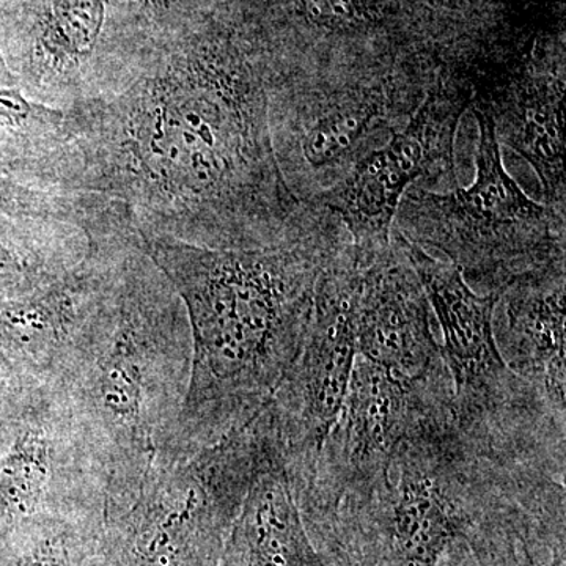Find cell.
<instances>
[{"mask_svg":"<svg viewBox=\"0 0 566 566\" xmlns=\"http://www.w3.org/2000/svg\"><path fill=\"white\" fill-rule=\"evenodd\" d=\"M565 266L528 275L499 297L504 322L495 319L499 352L557 419L565 420Z\"/></svg>","mask_w":566,"mask_h":566,"instance_id":"cell-17","label":"cell"},{"mask_svg":"<svg viewBox=\"0 0 566 566\" xmlns=\"http://www.w3.org/2000/svg\"><path fill=\"white\" fill-rule=\"evenodd\" d=\"M137 241V233L88 237L87 255L69 273L0 297V349L40 385H61L98 335L125 253Z\"/></svg>","mask_w":566,"mask_h":566,"instance_id":"cell-14","label":"cell"},{"mask_svg":"<svg viewBox=\"0 0 566 566\" xmlns=\"http://www.w3.org/2000/svg\"><path fill=\"white\" fill-rule=\"evenodd\" d=\"M0 175L41 191L82 196L84 158L71 112L0 85Z\"/></svg>","mask_w":566,"mask_h":566,"instance_id":"cell-19","label":"cell"},{"mask_svg":"<svg viewBox=\"0 0 566 566\" xmlns=\"http://www.w3.org/2000/svg\"><path fill=\"white\" fill-rule=\"evenodd\" d=\"M565 51L536 41L483 98L499 144L531 164L543 203L566 212Z\"/></svg>","mask_w":566,"mask_h":566,"instance_id":"cell-15","label":"cell"},{"mask_svg":"<svg viewBox=\"0 0 566 566\" xmlns=\"http://www.w3.org/2000/svg\"><path fill=\"white\" fill-rule=\"evenodd\" d=\"M565 475L465 434L453 394L436 401L385 482L342 509L322 553L359 566H532L566 554Z\"/></svg>","mask_w":566,"mask_h":566,"instance_id":"cell-2","label":"cell"},{"mask_svg":"<svg viewBox=\"0 0 566 566\" xmlns=\"http://www.w3.org/2000/svg\"><path fill=\"white\" fill-rule=\"evenodd\" d=\"M39 386L35 378L0 349V436Z\"/></svg>","mask_w":566,"mask_h":566,"instance_id":"cell-23","label":"cell"},{"mask_svg":"<svg viewBox=\"0 0 566 566\" xmlns=\"http://www.w3.org/2000/svg\"><path fill=\"white\" fill-rule=\"evenodd\" d=\"M452 392L446 365L406 378L357 356L337 422L307 474L292 482L305 527L319 551L338 512L385 482L412 428Z\"/></svg>","mask_w":566,"mask_h":566,"instance_id":"cell-10","label":"cell"},{"mask_svg":"<svg viewBox=\"0 0 566 566\" xmlns=\"http://www.w3.org/2000/svg\"><path fill=\"white\" fill-rule=\"evenodd\" d=\"M106 483L59 387L40 385L0 436V526L103 521Z\"/></svg>","mask_w":566,"mask_h":566,"instance_id":"cell-13","label":"cell"},{"mask_svg":"<svg viewBox=\"0 0 566 566\" xmlns=\"http://www.w3.org/2000/svg\"><path fill=\"white\" fill-rule=\"evenodd\" d=\"M360 277L363 264L348 243L324 268L303 345L268 403L292 482L315 463L348 394Z\"/></svg>","mask_w":566,"mask_h":566,"instance_id":"cell-12","label":"cell"},{"mask_svg":"<svg viewBox=\"0 0 566 566\" xmlns=\"http://www.w3.org/2000/svg\"><path fill=\"white\" fill-rule=\"evenodd\" d=\"M331 564H333V566H359V565L353 564L352 560H348V558H345L342 556H335V557L331 558Z\"/></svg>","mask_w":566,"mask_h":566,"instance_id":"cell-26","label":"cell"},{"mask_svg":"<svg viewBox=\"0 0 566 566\" xmlns=\"http://www.w3.org/2000/svg\"><path fill=\"white\" fill-rule=\"evenodd\" d=\"M102 524L41 516L0 526V566H87Z\"/></svg>","mask_w":566,"mask_h":566,"instance_id":"cell-21","label":"cell"},{"mask_svg":"<svg viewBox=\"0 0 566 566\" xmlns=\"http://www.w3.org/2000/svg\"><path fill=\"white\" fill-rule=\"evenodd\" d=\"M471 109L479 126L474 182L442 193L412 185L394 230L441 252L474 292L502 294L528 275L565 266L566 214L523 191L506 172L490 112L480 104Z\"/></svg>","mask_w":566,"mask_h":566,"instance_id":"cell-5","label":"cell"},{"mask_svg":"<svg viewBox=\"0 0 566 566\" xmlns=\"http://www.w3.org/2000/svg\"><path fill=\"white\" fill-rule=\"evenodd\" d=\"M185 304L142 241L125 253L102 329L59 386L106 483L103 517L128 505L191 376Z\"/></svg>","mask_w":566,"mask_h":566,"instance_id":"cell-4","label":"cell"},{"mask_svg":"<svg viewBox=\"0 0 566 566\" xmlns=\"http://www.w3.org/2000/svg\"><path fill=\"white\" fill-rule=\"evenodd\" d=\"M534 566H566V556L554 557L553 560L547 564L534 565Z\"/></svg>","mask_w":566,"mask_h":566,"instance_id":"cell-27","label":"cell"},{"mask_svg":"<svg viewBox=\"0 0 566 566\" xmlns=\"http://www.w3.org/2000/svg\"><path fill=\"white\" fill-rule=\"evenodd\" d=\"M0 85H9V87H18L17 80L10 73L7 66L6 59H3L2 50H0Z\"/></svg>","mask_w":566,"mask_h":566,"instance_id":"cell-25","label":"cell"},{"mask_svg":"<svg viewBox=\"0 0 566 566\" xmlns=\"http://www.w3.org/2000/svg\"><path fill=\"white\" fill-rule=\"evenodd\" d=\"M354 329L357 356L394 374L416 378L446 365L430 301L395 232L390 248L363 264Z\"/></svg>","mask_w":566,"mask_h":566,"instance_id":"cell-16","label":"cell"},{"mask_svg":"<svg viewBox=\"0 0 566 566\" xmlns=\"http://www.w3.org/2000/svg\"><path fill=\"white\" fill-rule=\"evenodd\" d=\"M137 3V9L144 14L153 18L156 22H161L163 25H172L175 22H180L182 31V18L188 11L189 0H134Z\"/></svg>","mask_w":566,"mask_h":566,"instance_id":"cell-24","label":"cell"},{"mask_svg":"<svg viewBox=\"0 0 566 566\" xmlns=\"http://www.w3.org/2000/svg\"><path fill=\"white\" fill-rule=\"evenodd\" d=\"M472 103V87L442 74L403 128L312 205L337 216L357 262L370 263L390 248L395 216L412 185L441 177L458 188V126Z\"/></svg>","mask_w":566,"mask_h":566,"instance_id":"cell-11","label":"cell"},{"mask_svg":"<svg viewBox=\"0 0 566 566\" xmlns=\"http://www.w3.org/2000/svg\"><path fill=\"white\" fill-rule=\"evenodd\" d=\"M255 474L219 566H333L308 535L268 405Z\"/></svg>","mask_w":566,"mask_h":566,"instance_id":"cell-18","label":"cell"},{"mask_svg":"<svg viewBox=\"0 0 566 566\" xmlns=\"http://www.w3.org/2000/svg\"><path fill=\"white\" fill-rule=\"evenodd\" d=\"M87 252V233L73 223L0 216V297L20 296L55 281Z\"/></svg>","mask_w":566,"mask_h":566,"instance_id":"cell-20","label":"cell"},{"mask_svg":"<svg viewBox=\"0 0 566 566\" xmlns=\"http://www.w3.org/2000/svg\"><path fill=\"white\" fill-rule=\"evenodd\" d=\"M123 20L112 0H0V50L29 98L76 109L125 91L163 40Z\"/></svg>","mask_w":566,"mask_h":566,"instance_id":"cell-8","label":"cell"},{"mask_svg":"<svg viewBox=\"0 0 566 566\" xmlns=\"http://www.w3.org/2000/svg\"><path fill=\"white\" fill-rule=\"evenodd\" d=\"M111 205L98 196H61L41 191L0 175V216L3 218L54 219L81 227L85 233L109 218Z\"/></svg>","mask_w":566,"mask_h":566,"instance_id":"cell-22","label":"cell"},{"mask_svg":"<svg viewBox=\"0 0 566 566\" xmlns=\"http://www.w3.org/2000/svg\"><path fill=\"white\" fill-rule=\"evenodd\" d=\"M70 111L84 158L81 193L122 208L140 240L275 248L329 218L283 180L266 70L234 25H188L161 41L125 91Z\"/></svg>","mask_w":566,"mask_h":566,"instance_id":"cell-1","label":"cell"},{"mask_svg":"<svg viewBox=\"0 0 566 566\" xmlns=\"http://www.w3.org/2000/svg\"><path fill=\"white\" fill-rule=\"evenodd\" d=\"M348 243L334 214L307 237L275 248L142 240L181 297L192 340L188 392L153 461L185 460L270 403L307 334L324 268Z\"/></svg>","mask_w":566,"mask_h":566,"instance_id":"cell-3","label":"cell"},{"mask_svg":"<svg viewBox=\"0 0 566 566\" xmlns=\"http://www.w3.org/2000/svg\"><path fill=\"white\" fill-rule=\"evenodd\" d=\"M436 81L411 74L268 81L271 140L290 191L312 207L403 128Z\"/></svg>","mask_w":566,"mask_h":566,"instance_id":"cell-9","label":"cell"},{"mask_svg":"<svg viewBox=\"0 0 566 566\" xmlns=\"http://www.w3.org/2000/svg\"><path fill=\"white\" fill-rule=\"evenodd\" d=\"M395 233L441 326L442 360L461 430L495 452L565 472V420L510 370L499 352L494 315L501 294L474 292L455 264Z\"/></svg>","mask_w":566,"mask_h":566,"instance_id":"cell-7","label":"cell"},{"mask_svg":"<svg viewBox=\"0 0 566 566\" xmlns=\"http://www.w3.org/2000/svg\"><path fill=\"white\" fill-rule=\"evenodd\" d=\"M268 417L175 463L153 461L132 502L103 517L87 566H219L259 464Z\"/></svg>","mask_w":566,"mask_h":566,"instance_id":"cell-6","label":"cell"}]
</instances>
